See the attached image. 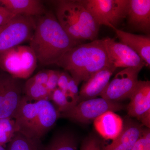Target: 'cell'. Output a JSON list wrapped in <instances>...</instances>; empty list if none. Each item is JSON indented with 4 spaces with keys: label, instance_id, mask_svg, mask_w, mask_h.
<instances>
[{
    "label": "cell",
    "instance_id": "obj_1",
    "mask_svg": "<svg viewBox=\"0 0 150 150\" xmlns=\"http://www.w3.org/2000/svg\"><path fill=\"white\" fill-rule=\"evenodd\" d=\"M35 17L36 25L29 46L40 64H56L67 51L81 44L67 34L52 12L47 11Z\"/></svg>",
    "mask_w": 150,
    "mask_h": 150
},
{
    "label": "cell",
    "instance_id": "obj_2",
    "mask_svg": "<svg viewBox=\"0 0 150 150\" xmlns=\"http://www.w3.org/2000/svg\"><path fill=\"white\" fill-rule=\"evenodd\" d=\"M56 64L69 73L79 85L111 64L104 39H97L71 48Z\"/></svg>",
    "mask_w": 150,
    "mask_h": 150
},
{
    "label": "cell",
    "instance_id": "obj_3",
    "mask_svg": "<svg viewBox=\"0 0 150 150\" xmlns=\"http://www.w3.org/2000/svg\"><path fill=\"white\" fill-rule=\"evenodd\" d=\"M37 62L29 46L19 45L0 54V69L20 79H29L36 69Z\"/></svg>",
    "mask_w": 150,
    "mask_h": 150
},
{
    "label": "cell",
    "instance_id": "obj_4",
    "mask_svg": "<svg viewBox=\"0 0 150 150\" xmlns=\"http://www.w3.org/2000/svg\"><path fill=\"white\" fill-rule=\"evenodd\" d=\"M100 26L114 29L126 18L129 0H79Z\"/></svg>",
    "mask_w": 150,
    "mask_h": 150
},
{
    "label": "cell",
    "instance_id": "obj_5",
    "mask_svg": "<svg viewBox=\"0 0 150 150\" xmlns=\"http://www.w3.org/2000/svg\"><path fill=\"white\" fill-rule=\"evenodd\" d=\"M35 25V17L16 15L0 27V54L25 41H30Z\"/></svg>",
    "mask_w": 150,
    "mask_h": 150
},
{
    "label": "cell",
    "instance_id": "obj_6",
    "mask_svg": "<svg viewBox=\"0 0 150 150\" xmlns=\"http://www.w3.org/2000/svg\"><path fill=\"white\" fill-rule=\"evenodd\" d=\"M125 105L102 98H96L79 103L70 110L60 114V117L82 123L93 122L106 111L116 112L125 108Z\"/></svg>",
    "mask_w": 150,
    "mask_h": 150
},
{
    "label": "cell",
    "instance_id": "obj_7",
    "mask_svg": "<svg viewBox=\"0 0 150 150\" xmlns=\"http://www.w3.org/2000/svg\"><path fill=\"white\" fill-rule=\"evenodd\" d=\"M24 84L0 69V118H14L24 96Z\"/></svg>",
    "mask_w": 150,
    "mask_h": 150
},
{
    "label": "cell",
    "instance_id": "obj_8",
    "mask_svg": "<svg viewBox=\"0 0 150 150\" xmlns=\"http://www.w3.org/2000/svg\"><path fill=\"white\" fill-rule=\"evenodd\" d=\"M143 67L125 68L117 73L100 95L104 99L118 102L130 98L139 83Z\"/></svg>",
    "mask_w": 150,
    "mask_h": 150
},
{
    "label": "cell",
    "instance_id": "obj_9",
    "mask_svg": "<svg viewBox=\"0 0 150 150\" xmlns=\"http://www.w3.org/2000/svg\"><path fill=\"white\" fill-rule=\"evenodd\" d=\"M127 107L129 116L136 118L144 125L150 123V82L139 81Z\"/></svg>",
    "mask_w": 150,
    "mask_h": 150
},
{
    "label": "cell",
    "instance_id": "obj_10",
    "mask_svg": "<svg viewBox=\"0 0 150 150\" xmlns=\"http://www.w3.org/2000/svg\"><path fill=\"white\" fill-rule=\"evenodd\" d=\"M110 64L115 68H130L146 66L139 55L131 48L114 38H104Z\"/></svg>",
    "mask_w": 150,
    "mask_h": 150
},
{
    "label": "cell",
    "instance_id": "obj_11",
    "mask_svg": "<svg viewBox=\"0 0 150 150\" xmlns=\"http://www.w3.org/2000/svg\"><path fill=\"white\" fill-rule=\"evenodd\" d=\"M37 112L29 137L41 140L60 118V113L49 100L36 101Z\"/></svg>",
    "mask_w": 150,
    "mask_h": 150
},
{
    "label": "cell",
    "instance_id": "obj_12",
    "mask_svg": "<svg viewBox=\"0 0 150 150\" xmlns=\"http://www.w3.org/2000/svg\"><path fill=\"white\" fill-rule=\"evenodd\" d=\"M116 69L112 65H108L94 74L86 81L84 82L79 91L78 103L100 96Z\"/></svg>",
    "mask_w": 150,
    "mask_h": 150
},
{
    "label": "cell",
    "instance_id": "obj_13",
    "mask_svg": "<svg viewBox=\"0 0 150 150\" xmlns=\"http://www.w3.org/2000/svg\"><path fill=\"white\" fill-rule=\"evenodd\" d=\"M126 18L132 28L149 34L150 0H129Z\"/></svg>",
    "mask_w": 150,
    "mask_h": 150
},
{
    "label": "cell",
    "instance_id": "obj_14",
    "mask_svg": "<svg viewBox=\"0 0 150 150\" xmlns=\"http://www.w3.org/2000/svg\"><path fill=\"white\" fill-rule=\"evenodd\" d=\"M93 122L96 130L105 140H115L123 129L122 118L115 112L110 110L100 115Z\"/></svg>",
    "mask_w": 150,
    "mask_h": 150
},
{
    "label": "cell",
    "instance_id": "obj_15",
    "mask_svg": "<svg viewBox=\"0 0 150 150\" xmlns=\"http://www.w3.org/2000/svg\"><path fill=\"white\" fill-rule=\"evenodd\" d=\"M114 30L120 42L131 48L143 60L146 66H150L149 35H136L115 28Z\"/></svg>",
    "mask_w": 150,
    "mask_h": 150
},
{
    "label": "cell",
    "instance_id": "obj_16",
    "mask_svg": "<svg viewBox=\"0 0 150 150\" xmlns=\"http://www.w3.org/2000/svg\"><path fill=\"white\" fill-rule=\"evenodd\" d=\"M142 125L132 121L123 123L121 134L101 150H131L143 131Z\"/></svg>",
    "mask_w": 150,
    "mask_h": 150
},
{
    "label": "cell",
    "instance_id": "obj_17",
    "mask_svg": "<svg viewBox=\"0 0 150 150\" xmlns=\"http://www.w3.org/2000/svg\"><path fill=\"white\" fill-rule=\"evenodd\" d=\"M48 74L49 70H42L24 83L23 91L27 98L34 101H51V94L46 87Z\"/></svg>",
    "mask_w": 150,
    "mask_h": 150
},
{
    "label": "cell",
    "instance_id": "obj_18",
    "mask_svg": "<svg viewBox=\"0 0 150 150\" xmlns=\"http://www.w3.org/2000/svg\"><path fill=\"white\" fill-rule=\"evenodd\" d=\"M0 5L15 15L36 17L47 11L39 0H0Z\"/></svg>",
    "mask_w": 150,
    "mask_h": 150
},
{
    "label": "cell",
    "instance_id": "obj_19",
    "mask_svg": "<svg viewBox=\"0 0 150 150\" xmlns=\"http://www.w3.org/2000/svg\"><path fill=\"white\" fill-rule=\"evenodd\" d=\"M65 1L67 6L81 25L95 40L97 39L100 26L90 13L81 4L79 0Z\"/></svg>",
    "mask_w": 150,
    "mask_h": 150
},
{
    "label": "cell",
    "instance_id": "obj_20",
    "mask_svg": "<svg viewBox=\"0 0 150 150\" xmlns=\"http://www.w3.org/2000/svg\"><path fill=\"white\" fill-rule=\"evenodd\" d=\"M6 146L7 150H46L41 140L28 137L19 132Z\"/></svg>",
    "mask_w": 150,
    "mask_h": 150
},
{
    "label": "cell",
    "instance_id": "obj_21",
    "mask_svg": "<svg viewBox=\"0 0 150 150\" xmlns=\"http://www.w3.org/2000/svg\"><path fill=\"white\" fill-rule=\"evenodd\" d=\"M46 150H77V142L71 134H59L51 140Z\"/></svg>",
    "mask_w": 150,
    "mask_h": 150
},
{
    "label": "cell",
    "instance_id": "obj_22",
    "mask_svg": "<svg viewBox=\"0 0 150 150\" xmlns=\"http://www.w3.org/2000/svg\"><path fill=\"white\" fill-rule=\"evenodd\" d=\"M17 132L14 118H0V145L6 148Z\"/></svg>",
    "mask_w": 150,
    "mask_h": 150
},
{
    "label": "cell",
    "instance_id": "obj_23",
    "mask_svg": "<svg viewBox=\"0 0 150 150\" xmlns=\"http://www.w3.org/2000/svg\"><path fill=\"white\" fill-rule=\"evenodd\" d=\"M51 101L60 114L70 110L75 105L66 93L58 88L51 94Z\"/></svg>",
    "mask_w": 150,
    "mask_h": 150
},
{
    "label": "cell",
    "instance_id": "obj_24",
    "mask_svg": "<svg viewBox=\"0 0 150 150\" xmlns=\"http://www.w3.org/2000/svg\"><path fill=\"white\" fill-rule=\"evenodd\" d=\"M131 150H150V130L143 129L142 133Z\"/></svg>",
    "mask_w": 150,
    "mask_h": 150
},
{
    "label": "cell",
    "instance_id": "obj_25",
    "mask_svg": "<svg viewBox=\"0 0 150 150\" xmlns=\"http://www.w3.org/2000/svg\"><path fill=\"white\" fill-rule=\"evenodd\" d=\"M78 86L79 85L76 81L71 77L67 86L66 94L75 105L77 104L79 101V90Z\"/></svg>",
    "mask_w": 150,
    "mask_h": 150
},
{
    "label": "cell",
    "instance_id": "obj_26",
    "mask_svg": "<svg viewBox=\"0 0 150 150\" xmlns=\"http://www.w3.org/2000/svg\"><path fill=\"white\" fill-rule=\"evenodd\" d=\"M60 73V71L49 70L46 87L49 93L51 95L53 91L58 88V81Z\"/></svg>",
    "mask_w": 150,
    "mask_h": 150
},
{
    "label": "cell",
    "instance_id": "obj_27",
    "mask_svg": "<svg viewBox=\"0 0 150 150\" xmlns=\"http://www.w3.org/2000/svg\"><path fill=\"white\" fill-rule=\"evenodd\" d=\"M99 140L94 137H88L82 144L80 150H101Z\"/></svg>",
    "mask_w": 150,
    "mask_h": 150
},
{
    "label": "cell",
    "instance_id": "obj_28",
    "mask_svg": "<svg viewBox=\"0 0 150 150\" xmlns=\"http://www.w3.org/2000/svg\"><path fill=\"white\" fill-rule=\"evenodd\" d=\"M71 77L69 74L66 71H60L58 81V88L66 93L67 86Z\"/></svg>",
    "mask_w": 150,
    "mask_h": 150
},
{
    "label": "cell",
    "instance_id": "obj_29",
    "mask_svg": "<svg viewBox=\"0 0 150 150\" xmlns=\"http://www.w3.org/2000/svg\"><path fill=\"white\" fill-rule=\"evenodd\" d=\"M16 16L5 8L0 5V27L8 23Z\"/></svg>",
    "mask_w": 150,
    "mask_h": 150
},
{
    "label": "cell",
    "instance_id": "obj_30",
    "mask_svg": "<svg viewBox=\"0 0 150 150\" xmlns=\"http://www.w3.org/2000/svg\"><path fill=\"white\" fill-rule=\"evenodd\" d=\"M0 150H7L6 149H5V148L3 147V146L0 145Z\"/></svg>",
    "mask_w": 150,
    "mask_h": 150
}]
</instances>
